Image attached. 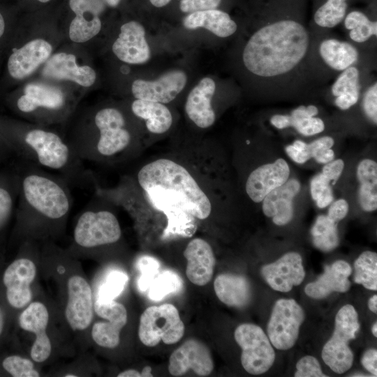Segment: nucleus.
Listing matches in <instances>:
<instances>
[{"label": "nucleus", "mask_w": 377, "mask_h": 377, "mask_svg": "<svg viewBox=\"0 0 377 377\" xmlns=\"http://www.w3.org/2000/svg\"><path fill=\"white\" fill-rule=\"evenodd\" d=\"M297 2L267 0L266 15L242 49L244 67L268 91L301 88L306 77L312 42Z\"/></svg>", "instance_id": "1"}, {"label": "nucleus", "mask_w": 377, "mask_h": 377, "mask_svg": "<svg viewBox=\"0 0 377 377\" xmlns=\"http://www.w3.org/2000/svg\"><path fill=\"white\" fill-rule=\"evenodd\" d=\"M199 150L168 154L137 172L139 187L167 215L163 236L190 237L198 221L212 216L215 205L212 184Z\"/></svg>", "instance_id": "2"}, {"label": "nucleus", "mask_w": 377, "mask_h": 377, "mask_svg": "<svg viewBox=\"0 0 377 377\" xmlns=\"http://www.w3.org/2000/svg\"><path fill=\"white\" fill-rule=\"evenodd\" d=\"M19 179L17 213L31 237L56 234L70 214L73 198L69 183L61 175L27 161L14 159Z\"/></svg>", "instance_id": "3"}, {"label": "nucleus", "mask_w": 377, "mask_h": 377, "mask_svg": "<svg viewBox=\"0 0 377 377\" xmlns=\"http://www.w3.org/2000/svg\"><path fill=\"white\" fill-rule=\"evenodd\" d=\"M1 134L15 158L54 171L70 185L83 186L92 180L84 162L59 133L36 126Z\"/></svg>", "instance_id": "4"}, {"label": "nucleus", "mask_w": 377, "mask_h": 377, "mask_svg": "<svg viewBox=\"0 0 377 377\" xmlns=\"http://www.w3.org/2000/svg\"><path fill=\"white\" fill-rule=\"evenodd\" d=\"M91 121L90 129L80 128L66 138L83 162L114 163L126 161L138 151V142L119 109L101 108Z\"/></svg>", "instance_id": "5"}, {"label": "nucleus", "mask_w": 377, "mask_h": 377, "mask_svg": "<svg viewBox=\"0 0 377 377\" xmlns=\"http://www.w3.org/2000/svg\"><path fill=\"white\" fill-rule=\"evenodd\" d=\"M121 229L115 214L91 202L78 216L73 233L77 247L91 250L117 243Z\"/></svg>", "instance_id": "6"}, {"label": "nucleus", "mask_w": 377, "mask_h": 377, "mask_svg": "<svg viewBox=\"0 0 377 377\" xmlns=\"http://www.w3.org/2000/svg\"><path fill=\"white\" fill-rule=\"evenodd\" d=\"M359 328L355 309L350 304L342 306L336 315L332 336L322 350L323 360L335 373H345L352 367L353 354L348 343L355 339Z\"/></svg>", "instance_id": "7"}, {"label": "nucleus", "mask_w": 377, "mask_h": 377, "mask_svg": "<svg viewBox=\"0 0 377 377\" xmlns=\"http://www.w3.org/2000/svg\"><path fill=\"white\" fill-rule=\"evenodd\" d=\"M184 334V325L177 308L171 304L146 309L140 318L138 337L147 346H155L162 341L171 345Z\"/></svg>", "instance_id": "8"}, {"label": "nucleus", "mask_w": 377, "mask_h": 377, "mask_svg": "<svg viewBox=\"0 0 377 377\" xmlns=\"http://www.w3.org/2000/svg\"><path fill=\"white\" fill-rule=\"evenodd\" d=\"M234 337L242 350L241 362L249 374L259 375L267 371L275 360V352L269 339L258 325H239Z\"/></svg>", "instance_id": "9"}, {"label": "nucleus", "mask_w": 377, "mask_h": 377, "mask_svg": "<svg viewBox=\"0 0 377 377\" xmlns=\"http://www.w3.org/2000/svg\"><path fill=\"white\" fill-rule=\"evenodd\" d=\"M304 320V312L295 300H277L267 328L269 339L274 347L281 350L291 348L296 343Z\"/></svg>", "instance_id": "10"}, {"label": "nucleus", "mask_w": 377, "mask_h": 377, "mask_svg": "<svg viewBox=\"0 0 377 377\" xmlns=\"http://www.w3.org/2000/svg\"><path fill=\"white\" fill-rule=\"evenodd\" d=\"M94 310L98 316L105 320L96 322L91 329V338L99 346L114 348L120 342V332L127 323V311L114 300H96Z\"/></svg>", "instance_id": "11"}, {"label": "nucleus", "mask_w": 377, "mask_h": 377, "mask_svg": "<svg viewBox=\"0 0 377 377\" xmlns=\"http://www.w3.org/2000/svg\"><path fill=\"white\" fill-rule=\"evenodd\" d=\"M68 300L65 308L66 320L74 331L87 329L94 318L92 290L82 276H71L67 282Z\"/></svg>", "instance_id": "12"}, {"label": "nucleus", "mask_w": 377, "mask_h": 377, "mask_svg": "<svg viewBox=\"0 0 377 377\" xmlns=\"http://www.w3.org/2000/svg\"><path fill=\"white\" fill-rule=\"evenodd\" d=\"M18 322L23 330L35 336L30 350L31 360L37 363L45 362L52 353V343L46 332L49 313L45 305L38 301L30 302L20 315Z\"/></svg>", "instance_id": "13"}, {"label": "nucleus", "mask_w": 377, "mask_h": 377, "mask_svg": "<svg viewBox=\"0 0 377 377\" xmlns=\"http://www.w3.org/2000/svg\"><path fill=\"white\" fill-rule=\"evenodd\" d=\"M36 276V266L29 258H20L6 269L3 281L6 288V298L15 309L26 307L32 300L31 286Z\"/></svg>", "instance_id": "14"}, {"label": "nucleus", "mask_w": 377, "mask_h": 377, "mask_svg": "<svg viewBox=\"0 0 377 377\" xmlns=\"http://www.w3.org/2000/svg\"><path fill=\"white\" fill-rule=\"evenodd\" d=\"M214 362L207 346L202 341L191 339L173 351L169 359L168 371L174 376H182L192 370L200 376L212 373Z\"/></svg>", "instance_id": "15"}, {"label": "nucleus", "mask_w": 377, "mask_h": 377, "mask_svg": "<svg viewBox=\"0 0 377 377\" xmlns=\"http://www.w3.org/2000/svg\"><path fill=\"white\" fill-rule=\"evenodd\" d=\"M187 75L182 70L169 71L154 80H135L131 91L135 99L168 103L184 89Z\"/></svg>", "instance_id": "16"}, {"label": "nucleus", "mask_w": 377, "mask_h": 377, "mask_svg": "<svg viewBox=\"0 0 377 377\" xmlns=\"http://www.w3.org/2000/svg\"><path fill=\"white\" fill-rule=\"evenodd\" d=\"M112 49L119 60L130 64H145L151 57L149 46L145 38V29L136 21L128 22L121 27Z\"/></svg>", "instance_id": "17"}, {"label": "nucleus", "mask_w": 377, "mask_h": 377, "mask_svg": "<svg viewBox=\"0 0 377 377\" xmlns=\"http://www.w3.org/2000/svg\"><path fill=\"white\" fill-rule=\"evenodd\" d=\"M261 274L272 289L283 293L300 285L305 276L302 257L296 252H288L275 262L264 265Z\"/></svg>", "instance_id": "18"}, {"label": "nucleus", "mask_w": 377, "mask_h": 377, "mask_svg": "<svg viewBox=\"0 0 377 377\" xmlns=\"http://www.w3.org/2000/svg\"><path fill=\"white\" fill-rule=\"evenodd\" d=\"M290 168L283 158L262 165L247 177L245 191L254 202H260L272 190L284 184L290 177Z\"/></svg>", "instance_id": "19"}, {"label": "nucleus", "mask_w": 377, "mask_h": 377, "mask_svg": "<svg viewBox=\"0 0 377 377\" xmlns=\"http://www.w3.org/2000/svg\"><path fill=\"white\" fill-rule=\"evenodd\" d=\"M66 104L65 96L59 89L39 83L28 84L16 101L17 109L29 115L43 110L60 112Z\"/></svg>", "instance_id": "20"}, {"label": "nucleus", "mask_w": 377, "mask_h": 377, "mask_svg": "<svg viewBox=\"0 0 377 377\" xmlns=\"http://www.w3.org/2000/svg\"><path fill=\"white\" fill-rule=\"evenodd\" d=\"M216 91V83L209 77L202 78L190 91L184 110L188 119L198 128L211 127L216 121L212 101Z\"/></svg>", "instance_id": "21"}, {"label": "nucleus", "mask_w": 377, "mask_h": 377, "mask_svg": "<svg viewBox=\"0 0 377 377\" xmlns=\"http://www.w3.org/2000/svg\"><path fill=\"white\" fill-rule=\"evenodd\" d=\"M184 256L187 260L186 274L188 280L200 286L208 283L216 264L210 244L202 238H194L187 244Z\"/></svg>", "instance_id": "22"}, {"label": "nucleus", "mask_w": 377, "mask_h": 377, "mask_svg": "<svg viewBox=\"0 0 377 377\" xmlns=\"http://www.w3.org/2000/svg\"><path fill=\"white\" fill-rule=\"evenodd\" d=\"M52 50V45L45 40L37 38L28 42L9 57V74L16 80L28 77L49 59Z\"/></svg>", "instance_id": "23"}, {"label": "nucleus", "mask_w": 377, "mask_h": 377, "mask_svg": "<svg viewBox=\"0 0 377 377\" xmlns=\"http://www.w3.org/2000/svg\"><path fill=\"white\" fill-rule=\"evenodd\" d=\"M300 188V182L293 178L270 191L262 200L264 214L277 226L288 223L293 216V198Z\"/></svg>", "instance_id": "24"}, {"label": "nucleus", "mask_w": 377, "mask_h": 377, "mask_svg": "<svg viewBox=\"0 0 377 377\" xmlns=\"http://www.w3.org/2000/svg\"><path fill=\"white\" fill-rule=\"evenodd\" d=\"M43 75L48 78L68 80L83 87L92 85L96 77L94 70L88 66H79L72 54L57 53L47 60Z\"/></svg>", "instance_id": "25"}, {"label": "nucleus", "mask_w": 377, "mask_h": 377, "mask_svg": "<svg viewBox=\"0 0 377 377\" xmlns=\"http://www.w3.org/2000/svg\"><path fill=\"white\" fill-rule=\"evenodd\" d=\"M351 271L350 265L344 260H337L331 265H326L324 272L318 279L305 286V293L310 297L321 299L333 292L345 293L350 288L348 276Z\"/></svg>", "instance_id": "26"}, {"label": "nucleus", "mask_w": 377, "mask_h": 377, "mask_svg": "<svg viewBox=\"0 0 377 377\" xmlns=\"http://www.w3.org/2000/svg\"><path fill=\"white\" fill-rule=\"evenodd\" d=\"M71 9L75 14L69 27V37L75 43L87 42L101 31V22L96 9L89 0H70Z\"/></svg>", "instance_id": "27"}, {"label": "nucleus", "mask_w": 377, "mask_h": 377, "mask_svg": "<svg viewBox=\"0 0 377 377\" xmlns=\"http://www.w3.org/2000/svg\"><path fill=\"white\" fill-rule=\"evenodd\" d=\"M318 109L313 105H300L294 109L290 114H274L270 119L272 126L279 129L293 127L304 136H311L323 132L325 129L323 121L315 117Z\"/></svg>", "instance_id": "28"}, {"label": "nucleus", "mask_w": 377, "mask_h": 377, "mask_svg": "<svg viewBox=\"0 0 377 377\" xmlns=\"http://www.w3.org/2000/svg\"><path fill=\"white\" fill-rule=\"evenodd\" d=\"M183 25L188 29L204 28L220 38L229 37L237 29L229 14L219 9L189 13L184 18Z\"/></svg>", "instance_id": "29"}, {"label": "nucleus", "mask_w": 377, "mask_h": 377, "mask_svg": "<svg viewBox=\"0 0 377 377\" xmlns=\"http://www.w3.org/2000/svg\"><path fill=\"white\" fill-rule=\"evenodd\" d=\"M131 109L135 117L145 121L147 131L151 133L163 134L172 126V113L163 103L135 99L131 105Z\"/></svg>", "instance_id": "30"}, {"label": "nucleus", "mask_w": 377, "mask_h": 377, "mask_svg": "<svg viewBox=\"0 0 377 377\" xmlns=\"http://www.w3.org/2000/svg\"><path fill=\"white\" fill-rule=\"evenodd\" d=\"M214 288L219 300L229 306H244L251 299L249 283L242 276L219 274L214 280Z\"/></svg>", "instance_id": "31"}, {"label": "nucleus", "mask_w": 377, "mask_h": 377, "mask_svg": "<svg viewBox=\"0 0 377 377\" xmlns=\"http://www.w3.org/2000/svg\"><path fill=\"white\" fill-rule=\"evenodd\" d=\"M318 54L327 67L340 72L353 66L359 59V52L355 46L332 38L321 41Z\"/></svg>", "instance_id": "32"}, {"label": "nucleus", "mask_w": 377, "mask_h": 377, "mask_svg": "<svg viewBox=\"0 0 377 377\" xmlns=\"http://www.w3.org/2000/svg\"><path fill=\"white\" fill-rule=\"evenodd\" d=\"M18 193L19 179L12 162L0 168V230L9 221L17 205Z\"/></svg>", "instance_id": "33"}, {"label": "nucleus", "mask_w": 377, "mask_h": 377, "mask_svg": "<svg viewBox=\"0 0 377 377\" xmlns=\"http://www.w3.org/2000/svg\"><path fill=\"white\" fill-rule=\"evenodd\" d=\"M357 177L360 182L358 202L366 212L377 209V163L369 158L362 160L357 167Z\"/></svg>", "instance_id": "34"}, {"label": "nucleus", "mask_w": 377, "mask_h": 377, "mask_svg": "<svg viewBox=\"0 0 377 377\" xmlns=\"http://www.w3.org/2000/svg\"><path fill=\"white\" fill-rule=\"evenodd\" d=\"M360 71L352 66L341 72L331 87L334 103L341 110H348L360 97Z\"/></svg>", "instance_id": "35"}, {"label": "nucleus", "mask_w": 377, "mask_h": 377, "mask_svg": "<svg viewBox=\"0 0 377 377\" xmlns=\"http://www.w3.org/2000/svg\"><path fill=\"white\" fill-rule=\"evenodd\" d=\"M343 22L345 28L350 31V38L355 43H362L377 36V21L371 20L361 11H350L346 15Z\"/></svg>", "instance_id": "36"}, {"label": "nucleus", "mask_w": 377, "mask_h": 377, "mask_svg": "<svg viewBox=\"0 0 377 377\" xmlns=\"http://www.w3.org/2000/svg\"><path fill=\"white\" fill-rule=\"evenodd\" d=\"M347 8L348 0H325L315 10L313 22L320 28H333L343 20Z\"/></svg>", "instance_id": "37"}, {"label": "nucleus", "mask_w": 377, "mask_h": 377, "mask_svg": "<svg viewBox=\"0 0 377 377\" xmlns=\"http://www.w3.org/2000/svg\"><path fill=\"white\" fill-rule=\"evenodd\" d=\"M311 235L313 244L323 251L334 249L339 243L337 223L327 216H318L311 229Z\"/></svg>", "instance_id": "38"}, {"label": "nucleus", "mask_w": 377, "mask_h": 377, "mask_svg": "<svg viewBox=\"0 0 377 377\" xmlns=\"http://www.w3.org/2000/svg\"><path fill=\"white\" fill-rule=\"evenodd\" d=\"M354 281L371 290H377V254L366 251L354 263Z\"/></svg>", "instance_id": "39"}, {"label": "nucleus", "mask_w": 377, "mask_h": 377, "mask_svg": "<svg viewBox=\"0 0 377 377\" xmlns=\"http://www.w3.org/2000/svg\"><path fill=\"white\" fill-rule=\"evenodd\" d=\"M183 281L176 272L171 270L163 271L154 279L148 290V297L153 301H159L171 293L182 289Z\"/></svg>", "instance_id": "40"}, {"label": "nucleus", "mask_w": 377, "mask_h": 377, "mask_svg": "<svg viewBox=\"0 0 377 377\" xmlns=\"http://www.w3.org/2000/svg\"><path fill=\"white\" fill-rule=\"evenodd\" d=\"M334 144V141L332 137L324 136L310 144L302 140H295L293 145L287 146L285 150L293 161L301 164L313 158L318 151L330 149Z\"/></svg>", "instance_id": "41"}, {"label": "nucleus", "mask_w": 377, "mask_h": 377, "mask_svg": "<svg viewBox=\"0 0 377 377\" xmlns=\"http://www.w3.org/2000/svg\"><path fill=\"white\" fill-rule=\"evenodd\" d=\"M128 281V277L126 273L119 270L110 272L98 288L96 300H114L122 293Z\"/></svg>", "instance_id": "42"}, {"label": "nucleus", "mask_w": 377, "mask_h": 377, "mask_svg": "<svg viewBox=\"0 0 377 377\" xmlns=\"http://www.w3.org/2000/svg\"><path fill=\"white\" fill-rule=\"evenodd\" d=\"M2 366L7 372L14 377H38L40 376L31 360L19 355H11L6 357L2 362Z\"/></svg>", "instance_id": "43"}, {"label": "nucleus", "mask_w": 377, "mask_h": 377, "mask_svg": "<svg viewBox=\"0 0 377 377\" xmlns=\"http://www.w3.org/2000/svg\"><path fill=\"white\" fill-rule=\"evenodd\" d=\"M310 187L311 197L318 207L324 208L332 203L333 195L330 182L322 172L312 178Z\"/></svg>", "instance_id": "44"}, {"label": "nucleus", "mask_w": 377, "mask_h": 377, "mask_svg": "<svg viewBox=\"0 0 377 377\" xmlns=\"http://www.w3.org/2000/svg\"><path fill=\"white\" fill-rule=\"evenodd\" d=\"M137 265L140 272L138 286L140 291L145 292L158 274L160 264L154 258L145 256L139 258Z\"/></svg>", "instance_id": "45"}, {"label": "nucleus", "mask_w": 377, "mask_h": 377, "mask_svg": "<svg viewBox=\"0 0 377 377\" xmlns=\"http://www.w3.org/2000/svg\"><path fill=\"white\" fill-rule=\"evenodd\" d=\"M295 377H326L322 371L317 359L313 356L306 355L302 357L296 364Z\"/></svg>", "instance_id": "46"}, {"label": "nucleus", "mask_w": 377, "mask_h": 377, "mask_svg": "<svg viewBox=\"0 0 377 377\" xmlns=\"http://www.w3.org/2000/svg\"><path fill=\"white\" fill-rule=\"evenodd\" d=\"M363 110L366 116L375 124H377V82L368 87L362 99Z\"/></svg>", "instance_id": "47"}, {"label": "nucleus", "mask_w": 377, "mask_h": 377, "mask_svg": "<svg viewBox=\"0 0 377 377\" xmlns=\"http://www.w3.org/2000/svg\"><path fill=\"white\" fill-rule=\"evenodd\" d=\"M221 0H181L180 10L186 13L216 9Z\"/></svg>", "instance_id": "48"}, {"label": "nucleus", "mask_w": 377, "mask_h": 377, "mask_svg": "<svg viewBox=\"0 0 377 377\" xmlns=\"http://www.w3.org/2000/svg\"><path fill=\"white\" fill-rule=\"evenodd\" d=\"M348 212V204L344 199L334 201L330 207L327 216L337 223L344 219Z\"/></svg>", "instance_id": "49"}, {"label": "nucleus", "mask_w": 377, "mask_h": 377, "mask_svg": "<svg viewBox=\"0 0 377 377\" xmlns=\"http://www.w3.org/2000/svg\"><path fill=\"white\" fill-rule=\"evenodd\" d=\"M344 168V162L342 159H337L331 161L324 165L323 168L322 173L327 177V179L334 183L341 176Z\"/></svg>", "instance_id": "50"}, {"label": "nucleus", "mask_w": 377, "mask_h": 377, "mask_svg": "<svg viewBox=\"0 0 377 377\" xmlns=\"http://www.w3.org/2000/svg\"><path fill=\"white\" fill-rule=\"evenodd\" d=\"M362 366L373 376H377V350L371 348L367 350L361 360Z\"/></svg>", "instance_id": "51"}, {"label": "nucleus", "mask_w": 377, "mask_h": 377, "mask_svg": "<svg viewBox=\"0 0 377 377\" xmlns=\"http://www.w3.org/2000/svg\"><path fill=\"white\" fill-rule=\"evenodd\" d=\"M14 159L15 156L10 148L0 133V164L6 163L9 161H13Z\"/></svg>", "instance_id": "52"}, {"label": "nucleus", "mask_w": 377, "mask_h": 377, "mask_svg": "<svg viewBox=\"0 0 377 377\" xmlns=\"http://www.w3.org/2000/svg\"><path fill=\"white\" fill-rule=\"evenodd\" d=\"M313 158L317 162L325 164L334 159V152L331 148L323 149L316 152Z\"/></svg>", "instance_id": "53"}, {"label": "nucleus", "mask_w": 377, "mask_h": 377, "mask_svg": "<svg viewBox=\"0 0 377 377\" xmlns=\"http://www.w3.org/2000/svg\"><path fill=\"white\" fill-rule=\"evenodd\" d=\"M118 377H140V372L138 371L130 369L120 372L118 375Z\"/></svg>", "instance_id": "54"}, {"label": "nucleus", "mask_w": 377, "mask_h": 377, "mask_svg": "<svg viewBox=\"0 0 377 377\" xmlns=\"http://www.w3.org/2000/svg\"><path fill=\"white\" fill-rule=\"evenodd\" d=\"M369 309L374 313L377 312V295H373L368 301Z\"/></svg>", "instance_id": "55"}, {"label": "nucleus", "mask_w": 377, "mask_h": 377, "mask_svg": "<svg viewBox=\"0 0 377 377\" xmlns=\"http://www.w3.org/2000/svg\"><path fill=\"white\" fill-rule=\"evenodd\" d=\"M171 0H149L151 3L157 8L163 7L167 5Z\"/></svg>", "instance_id": "56"}, {"label": "nucleus", "mask_w": 377, "mask_h": 377, "mask_svg": "<svg viewBox=\"0 0 377 377\" xmlns=\"http://www.w3.org/2000/svg\"><path fill=\"white\" fill-rule=\"evenodd\" d=\"M141 376L142 377H151L153 376L151 374V368L149 366L145 367L142 371L140 372Z\"/></svg>", "instance_id": "57"}, {"label": "nucleus", "mask_w": 377, "mask_h": 377, "mask_svg": "<svg viewBox=\"0 0 377 377\" xmlns=\"http://www.w3.org/2000/svg\"><path fill=\"white\" fill-rule=\"evenodd\" d=\"M5 29V22L2 15L0 13V38L2 36Z\"/></svg>", "instance_id": "58"}, {"label": "nucleus", "mask_w": 377, "mask_h": 377, "mask_svg": "<svg viewBox=\"0 0 377 377\" xmlns=\"http://www.w3.org/2000/svg\"><path fill=\"white\" fill-rule=\"evenodd\" d=\"M3 324H4L3 313L0 307V334H1L3 331Z\"/></svg>", "instance_id": "59"}, {"label": "nucleus", "mask_w": 377, "mask_h": 377, "mask_svg": "<svg viewBox=\"0 0 377 377\" xmlns=\"http://www.w3.org/2000/svg\"><path fill=\"white\" fill-rule=\"evenodd\" d=\"M121 1V0H105L108 5L113 7L117 6Z\"/></svg>", "instance_id": "60"}, {"label": "nucleus", "mask_w": 377, "mask_h": 377, "mask_svg": "<svg viewBox=\"0 0 377 377\" xmlns=\"http://www.w3.org/2000/svg\"><path fill=\"white\" fill-rule=\"evenodd\" d=\"M372 333L376 337H377V323H375L372 327Z\"/></svg>", "instance_id": "61"}, {"label": "nucleus", "mask_w": 377, "mask_h": 377, "mask_svg": "<svg viewBox=\"0 0 377 377\" xmlns=\"http://www.w3.org/2000/svg\"><path fill=\"white\" fill-rule=\"evenodd\" d=\"M65 377H76L77 375L73 374H67L64 376Z\"/></svg>", "instance_id": "62"}, {"label": "nucleus", "mask_w": 377, "mask_h": 377, "mask_svg": "<svg viewBox=\"0 0 377 377\" xmlns=\"http://www.w3.org/2000/svg\"><path fill=\"white\" fill-rule=\"evenodd\" d=\"M38 1L43 3H46V2L50 1V0H38Z\"/></svg>", "instance_id": "63"}, {"label": "nucleus", "mask_w": 377, "mask_h": 377, "mask_svg": "<svg viewBox=\"0 0 377 377\" xmlns=\"http://www.w3.org/2000/svg\"><path fill=\"white\" fill-rule=\"evenodd\" d=\"M2 164H0V166Z\"/></svg>", "instance_id": "64"}]
</instances>
